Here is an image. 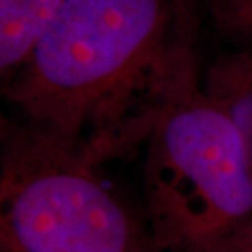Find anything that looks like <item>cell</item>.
Wrapping results in <instances>:
<instances>
[{
	"label": "cell",
	"instance_id": "cell-7",
	"mask_svg": "<svg viewBox=\"0 0 252 252\" xmlns=\"http://www.w3.org/2000/svg\"><path fill=\"white\" fill-rule=\"evenodd\" d=\"M172 252H252V224L223 238L187 246Z\"/></svg>",
	"mask_w": 252,
	"mask_h": 252
},
{
	"label": "cell",
	"instance_id": "cell-5",
	"mask_svg": "<svg viewBox=\"0 0 252 252\" xmlns=\"http://www.w3.org/2000/svg\"><path fill=\"white\" fill-rule=\"evenodd\" d=\"M201 84L239 128L252 164V53H223L201 74Z\"/></svg>",
	"mask_w": 252,
	"mask_h": 252
},
{
	"label": "cell",
	"instance_id": "cell-2",
	"mask_svg": "<svg viewBox=\"0 0 252 252\" xmlns=\"http://www.w3.org/2000/svg\"><path fill=\"white\" fill-rule=\"evenodd\" d=\"M144 193L158 252L252 224V164L239 128L205 92L200 69L160 107L146 139Z\"/></svg>",
	"mask_w": 252,
	"mask_h": 252
},
{
	"label": "cell",
	"instance_id": "cell-6",
	"mask_svg": "<svg viewBox=\"0 0 252 252\" xmlns=\"http://www.w3.org/2000/svg\"><path fill=\"white\" fill-rule=\"evenodd\" d=\"M193 5L233 49L252 53V0H193Z\"/></svg>",
	"mask_w": 252,
	"mask_h": 252
},
{
	"label": "cell",
	"instance_id": "cell-1",
	"mask_svg": "<svg viewBox=\"0 0 252 252\" xmlns=\"http://www.w3.org/2000/svg\"><path fill=\"white\" fill-rule=\"evenodd\" d=\"M198 20L193 0H65L2 95L103 164L146 143L165 98L200 69Z\"/></svg>",
	"mask_w": 252,
	"mask_h": 252
},
{
	"label": "cell",
	"instance_id": "cell-3",
	"mask_svg": "<svg viewBox=\"0 0 252 252\" xmlns=\"http://www.w3.org/2000/svg\"><path fill=\"white\" fill-rule=\"evenodd\" d=\"M0 252H158L82 146L2 118Z\"/></svg>",
	"mask_w": 252,
	"mask_h": 252
},
{
	"label": "cell",
	"instance_id": "cell-4",
	"mask_svg": "<svg viewBox=\"0 0 252 252\" xmlns=\"http://www.w3.org/2000/svg\"><path fill=\"white\" fill-rule=\"evenodd\" d=\"M65 0H0V77L8 80L27 61Z\"/></svg>",
	"mask_w": 252,
	"mask_h": 252
}]
</instances>
